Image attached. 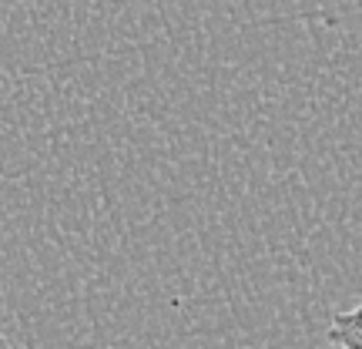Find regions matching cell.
Segmentation results:
<instances>
[{"mask_svg":"<svg viewBox=\"0 0 362 349\" xmlns=\"http://www.w3.org/2000/svg\"><path fill=\"white\" fill-rule=\"evenodd\" d=\"M0 349H27V346H21V343H13V339H7V336H0Z\"/></svg>","mask_w":362,"mask_h":349,"instance_id":"obj_2","label":"cell"},{"mask_svg":"<svg viewBox=\"0 0 362 349\" xmlns=\"http://www.w3.org/2000/svg\"><path fill=\"white\" fill-rule=\"evenodd\" d=\"M325 339L339 349H362V302L352 309H342L329 319Z\"/></svg>","mask_w":362,"mask_h":349,"instance_id":"obj_1","label":"cell"}]
</instances>
